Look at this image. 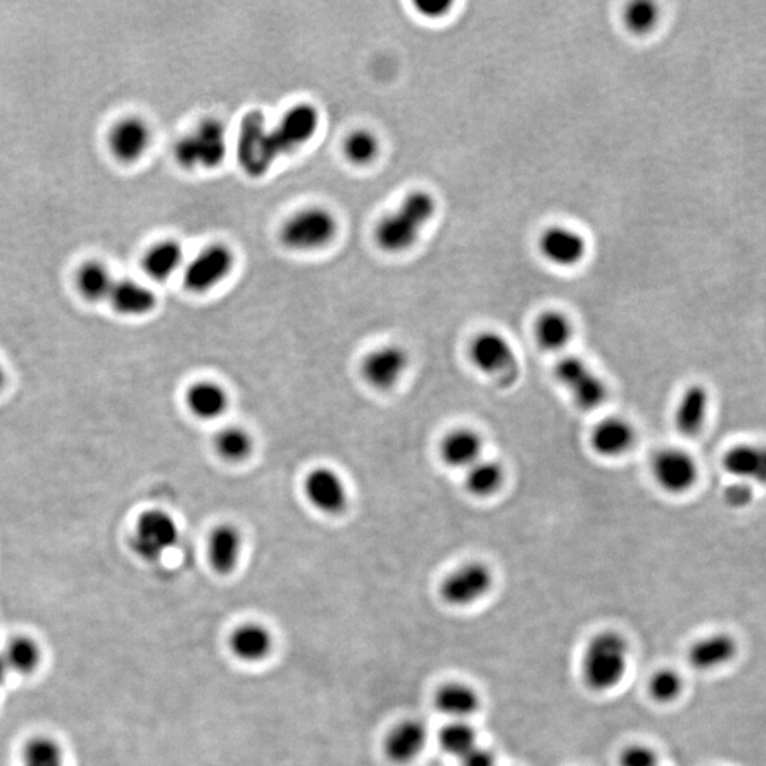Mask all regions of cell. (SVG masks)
I'll return each instance as SVG.
<instances>
[{"label": "cell", "instance_id": "obj_1", "mask_svg": "<svg viewBox=\"0 0 766 766\" xmlns=\"http://www.w3.org/2000/svg\"><path fill=\"white\" fill-rule=\"evenodd\" d=\"M318 127L320 113L307 103L294 105L273 128L262 111H249L240 122L237 162L250 178H262L277 159L313 140Z\"/></svg>", "mask_w": 766, "mask_h": 766}, {"label": "cell", "instance_id": "obj_2", "mask_svg": "<svg viewBox=\"0 0 766 766\" xmlns=\"http://www.w3.org/2000/svg\"><path fill=\"white\" fill-rule=\"evenodd\" d=\"M629 642L622 633L603 630L592 637L582 654L581 674L585 686L608 693L625 680L630 663Z\"/></svg>", "mask_w": 766, "mask_h": 766}, {"label": "cell", "instance_id": "obj_3", "mask_svg": "<svg viewBox=\"0 0 766 766\" xmlns=\"http://www.w3.org/2000/svg\"><path fill=\"white\" fill-rule=\"evenodd\" d=\"M437 202L432 193H409L401 205L376 227L375 239L383 252L402 253L418 242L427 223L435 218Z\"/></svg>", "mask_w": 766, "mask_h": 766}, {"label": "cell", "instance_id": "obj_4", "mask_svg": "<svg viewBox=\"0 0 766 766\" xmlns=\"http://www.w3.org/2000/svg\"><path fill=\"white\" fill-rule=\"evenodd\" d=\"M469 358L477 371L501 386H513L521 374L520 359L513 344L497 331L477 334L469 345Z\"/></svg>", "mask_w": 766, "mask_h": 766}, {"label": "cell", "instance_id": "obj_5", "mask_svg": "<svg viewBox=\"0 0 766 766\" xmlns=\"http://www.w3.org/2000/svg\"><path fill=\"white\" fill-rule=\"evenodd\" d=\"M555 379L571 395L576 408L592 412L609 399V386L584 358L562 355L554 368Z\"/></svg>", "mask_w": 766, "mask_h": 766}, {"label": "cell", "instance_id": "obj_6", "mask_svg": "<svg viewBox=\"0 0 766 766\" xmlns=\"http://www.w3.org/2000/svg\"><path fill=\"white\" fill-rule=\"evenodd\" d=\"M226 154V128L215 118L202 121L191 134L176 142L174 148L175 161L183 169L218 168Z\"/></svg>", "mask_w": 766, "mask_h": 766}, {"label": "cell", "instance_id": "obj_7", "mask_svg": "<svg viewBox=\"0 0 766 766\" xmlns=\"http://www.w3.org/2000/svg\"><path fill=\"white\" fill-rule=\"evenodd\" d=\"M181 528L174 515L161 508H151L138 517L130 545L134 554L145 562H158L176 547Z\"/></svg>", "mask_w": 766, "mask_h": 766}, {"label": "cell", "instance_id": "obj_8", "mask_svg": "<svg viewBox=\"0 0 766 766\" xmlns=\"http://www.w3.org/2000/svg\"><path fill=\"white\" fill-rule=\"evenodd\" d=\"M496 584V575L483 561H467L457 565L439 585V595L453 608H470L490 595Z\"/></svg>", "mask_w": 766, "mask_h": 766}, {"label": "cell", "instance_id": "obj_9", "mask_svg": "<svg viewBox=\"0 0 766 766\" xmlns=\"http://www.w3.org/2000/svg\"><path fill=\"white\" fill-rule=\"evenodd\" d=\"M338 223L324 208H308L296 213L281 227L280 240L297 252L321 249L337 235Z\"/></svg>", "mask_w": 766, "mask_h": 766}, {"label": "cell", "instance_id": "obj_10", "mask_svg": "<svg viewBox=\"0 0 766 766\" xmlns=\"http://www.w3.org/2000/svg\"><path fill=\"white\" fill-rule=\"evenodd\" d=\"M410 355L401 345L386 344L369 351L359 365L362 379L376 391L396 388L408 372Z\"/></svg>", "mask_w": 766, "mask_h": 766}, {"label": "cell", "instance_id": "obj_11", "mask_svg": "<svg viewBox=\"0 0 766 766\" xmlns=\"http://www.w3.org/2000/svg\"><path fill=\"white\" fill-rule=\"evenodd\" d=\"M226 646L237 662L256 666L266 663L276 652L277 637L266 623L246 620L230 630Z\"/></svg>", "mask_w": 766, "mask_h": 766}, {"label": "cell", "instance_id": "obj_12", "mask_svg": "<svg viewBox=\"0 0 766 766\" xmlns=\"http://www.w3.org/2000/svg\"><path fill=\"white\" fill-rule=\"evenodd\" d=\"M235 256L225 244H212L199 253L186 267L183 284L193 294L208 293L229 276Z\"/></svg>", "mask_w": 766, "mask_h": 766}, {"label": "cell", "instance_id": "obj_13", "mask_svg": "<svg viewBox=\"0 0 766 766\" xmlns=\"http://www.w3.org/2000/svg\"><path fill=\"white\" fill-rule=\"evenodd\" d=\"M427 725L419 718H403L389 728L382 740V752L389 764L408 766L418 761L429 742Z\"/></svg>", "mask_w": 766, "mask_h": 766}, {"label": "cell", "instance_id": "obj_14", "mask_svg": "<svg viewBox=\"0 0 766 766\" xmlns=\"http://www.w3.org/2000/svg\"><path fill=\"white\" fill-rule=\"evenodd\" d=\"M303 490L308 503L327 515H340L347 510L349 491L340 473L332 467L320 466L308 471Z\"/></svg>", "mask_w": 766, "mask_h": 766}, {"label": "cell", "instance_id": "obj_15", "mask_svg": "<svg viewBox=\"0 0 766 766\" xmlns=\"http://www.w3.org/2000/svg\"><path fill=\"white\" fill-rule=\"evenodd\" d=\"M652 473L657 486L666 493L679 496L696 486L698 464L686 450L671 447L654 456Z\"/></svg>", "mask_w": 766, "mask_h": 766}, {"label": "cell", "instance_id": "obj_16", "mask_svg": "<svg viewBox=\"0 0 766 766\" xmlns=\"http://www.w3.org/2000/svg\"><path fill=\"white\" fill-rule=\"evenodd\" d=\"M636 429L629 419L622 416H606L599 420L591 432L593 452L605 459H620L636 446Z\"/></svg>", "mask_w": 766, "mask_h": 766}, {"label": "cell", "instance_id": "obj_17", "mask_svg": "<svg viewBox=\"0 0 766 766\" xmlns=\"http://www.w3.org/2000/svg\"><path fill=\"white\" fill-rule=\"evenodd\" d=\"M244 538L235 524L223 523L213 527L206 544L210 568L220 576H229L242 561Z\"/></svg>", "mask_w": 766, "mask_h": 766}, {"label": "cell", "instance_id": "obj_18", "mask_svg": "<svg viewBox=\"0 0 766 766\" xmlns=\"http://www.w3.org/2000/svg\"><path fill=\"white\" fill-rule=\"evenodd\" d=\"M483 436L473 427L460 426L449 430L439 443V456L447 467L466 471L484 457Z\"/></svg>", "mask_w": 766, "mask_h": 766}, {"label": "cell", "instance_id": "obj_19", "mask_svg": "<svg viewBox=\"0 0 766 766\" xmlns=\"http://www.w3.org/2000/svg\"><path fill=\"white\" fill-rule=\"evenodd\" d=\"M152 135L147 122L138 117L122 118L108 134V148L122 164H134L144 157Z\"/></svg>", "mask_w": 766, "mask_h": 766}, {"label": "cell", "instance_id": "obj_20", "mask_svg": "<svg viewBox=\"0 0 766 766\" xmlns=\"http://www.w3.org/2000/svg\"><path fill=\"white\" fill-rule=\"evenodd\" d=\"M540 252L549 263L555 266L574 267L585 259L588 243L576 230L555 226L542 233Z\"/></svg>", "mask_w": 766, "mask_h": 766}, {"label": "cell", "instance_id": "obj_21", "mask_svg": "<svg viewBox=\"0 0 766 766\" xmlns=\"http://www.w3.org/2000/svg\"><path fill=\"white\" fill-rule=\"evenodd\" d=\"M738 643L730 633H710L691 643L687 660L697 671H714L728 666L737 657Z\"/></svg>", "mask_w": 766, "mask_h": 766}, {"label": "cell", "instance_id": "obj_22", "mask_svg": "<svg viewBox=\"0 0 766 766\" xmlns=\"http://www.w3.org/2000/svg\"><path fill=\"white\" fill-rule=\"evenodd\" d=\"M433 704L440 714L450 721H469L479 713L481 697L479 691L463 681H450L437 688Z\"/></svg>", "mask_w": 766, "mask_h": 766}, {"label": "cell", "instance_id": "obj_23", "mask_svg": "<svg viewBox=\"0 0 766 766\" xmlns=\"http://www.w3.org/2000/svg\"><path fill=\"white\" fill-rule=\"evenodd\" d=\"M185 403L195 418L212 422L229 409L230 396L223 385L209 379L193 382L185 393Z\"/></svg>", "mask_w": 766, "mask_h": 766}, {"label": "cell", "instance_id": "obj_24", "mask_svg": "<svg viewBox=\"0 0 766 766\" xmlns=\"http://www.w3.org/2000/svg\"><path fill=\"white\" fill-rule=\"evenodd\" d=\"M118 314L127 317H144L157 308V294L148 286L131 279L115 280L108 297Z\"/></svg>", "mask_w": 766, "mask_h": 766}, {"label": "cell", "instance_id": "obj_25", "mask_svg": "<svg viewBox=\"0 0 766 766\" xmlns=\"http://www.w3.org/2000/svg\"><path fill=\"white\" fill-rule=\"evenodd\" d=\"M708 409H710V395L706 388L693 385L684 391L674 413V423L680 435L686 437L700 435L706 425Z\"/></svg>", "mask_w": 766, "mask_h": 766}, {"label": "cell", "instance_id": "obj_26", "mask_svg": "<svg viewBox=\"0 0 766 766\" xmlns=\"http://www.w3.org/2000/svg\"><path fill=\"white\" fill-rule=\"evenodd\" d=\"M575 328L568 315L557 310L542 313L534 324V338L538 347L548 354H561L574 338Z\"/></svg>", "mask_w": 766, "mask_h": 766}, {"label": "cell", "instance_id": "obj_27", "mask_svg": "<svg viewBox=\"0 0 766 766\" xmlns=\"http://www.w3.org/2000/svg\"><path fill=\"white\" fill-rule=\"evenodd\" d=\"M723 466L737 480L766 484V446L732 447L724 456Z\"/></svg>", "mask_w": 766, "mask_h": 766}, {"label": "cell", "instance_id": "obj_28", "mask_svg": "<svg viewBox=\"0 0 766 766\" xmlns=\"http://www.w3.org/2000/svg\"><path fill=\"white\" fill-rule=\"evenodd\" d=\"M507 474L505 467L497 460L483 459L464 471V487L471 496L476 498H490L500 493Z\"/></svg>", "mask_w": 766, "mask_h": 766}, {"label": "cell", "instance_id": "obj_29", "mask_svg": "<svg viewBox=\"0 0 766 766\" xmlns=\"http://www.w3.org/2000/svg\"><path fill=\"white\" fill-rule=\"evenodd\" d=\"M212 444L216 454L227 463H242L252 456L254 450L252 433L236 425L219 429L213 436Z\"/></svg>", "mask_w": 766, "mask_h": 766}, {"label": "cell", "instance_id": "obj_30", "mask_svg": "<svg viewBox=\"0 0 766 766\" xmlns=\"http://www.w3.org/2000/svg\"><path fill=\"white\" fill-rule=\"evenodd\" d=\"M183 262V250L181 244L174 240H165L157 243L147 250L142 267L145 274L155 281H165L174 276L175 271Z\"/></svg>", "mask_w": 766, "mask_h": 766}, {"label": "cell", "instance_id": "obj_31", "mask_svg": "<svg viewBox=\"0 0 766 766\" xmlns=\"http://www.w3.org/2000/svg\"><path fill=\"white\" fill-rule=\"evenodd\" d=\"M114 277L104 263L90 260L77 271L76 286L80 296L90 303L108 300L114 287Z\"/></svg>", "mask_w": 766, "mask_h": 766}, {"label": "cell", "instance_id": "obj_32", "mask_svg": "<svg viewBox=\"0 0 766 766\" xmlns=\"http://www.w3.org/2000/svg\"><path fill=\"white\" fill-rule=\"evenodd\" d=\"M437 744L444 754L462 759L471 749L480 744L479 734L470 721H449L440 728Z\"/></svg>", "mask_w": 766, "mask_h": 766}, {"label": "cell", "instance_id": "obj_33", "mask_svg": "<svg viewBox=\"0 0 766 766\" xmlns=\"http://www.w3.org/2000/svg\"><path fill=\"white\" fill-rule=\"evenodd\" d=\"M22 766H64L59 742L47 735H36L22 749Z\"/></svg>", "mask_w": 766, "mask_h": 766}, {"label": "cell", "instance_id": "obj_34", "mask_svg": "<svg viewBox=\"0 0 766 766\" xmlns=\"http://www.w3.org/2000/svg\"><path fill=\"white\" fill-rule=\"evenodd\" d=\"M3 657H5L10 670L29 674L39 666L42 653H40V647L35 640L27 636H18L10 640Z\"/></svg>", "mask_w": 766, "mask_h": 766}, {"label": "cell", "instance_id": "obj_35", "mask_svg": "<svg viewBox=\"0 0 766 766\" xmlns=\"http://www.w3.org/2000/svg\"><path fill=\"white\" fill-rule=\"evenodd\" d=\"M381 145L378 137L368 130L352 132L344 142V152L348 161L355 165H369L378 158Z\"/></svg>", "mask_w": 766, "mask_h": 766}, {"label": "cell", "instance_id": "obj_36", "mask_svg": "<svg viewBox=\"0 0 766 766\" xmlns=\"http://www.w3.org/2000/svg\"><path fill=\"white\" fill-rule=\"evenodd\" d=\"M647 688L656 703L671 704L683 694L684 680L676 670L660 669L650 677Z\"/></svg>", "mask_w": 766, "mask_h": 766}, {"label": "cell", "instance_id": "obj_37", "mask_svg": "<svg viewBox=\"0 0 766 766\" xmlns=\"http://www.w3.org/2000/svg\"><path fill=\"white\" fill-rule=\"evenodd\" d=\"M659 16V8L653 2H633L625 12L626 27L635 35H646L656 27Z\"/></svg>", "mask_w": 766, "mask_h": 766}, {"label": "cell", "instance_id": "obj_38", "mask_svg": "<svg viewBox=\"0 0 766 766\" xmlns=\"http://www.w3.org/2000/svg\"><path fill=\"white\" fill-rule=\"evenodd\" d=\"M619 766H660L656 749L646 744L627 745L619 755Z\"/></svg>", "mask_w": 766, "mask_h": 766}, {"label": "cell", "instance_id": "obj_39", "mask_svg": "<svg viewBox=\"0 0 766 766\" xmlns=\"http://www.w3.org/2000/svg\"><path fill=\"white\" fill-rule=\"evenodd\" d=\"M724 498L730 507L744 508L754 500V488L748 481L737 480L725 488Z\"/></svg>", "mask_w": 766, "mask_h": 766}, {"label": "cell", "instance_id": "obj_40", "mask_svg": "<svg viewBox=\"0 0 766 766\" xmlns=\"http://www.w3.org/2000/svg\"><path fill=\"white\" fill-rule=\"evenodd\" d=\"M459 762L460 766H498L496 754L481 744L471 749Z\"/></svg>", "mask_w": 766, "mask_h": 766}, {"label": "cell", "instance_id": "obj_41", "mask_svg": "<svg viewBox=\"0 0 766 766\" xmlns=\"http://www.w3.org/2000/svg\"><path fill=\"white\" fill-rule=\"evenodd\" d=\"M416 9L420 15L429 19H439L446 16L452 8V2H446V0H420L415 3Z\"/></svg>", "mask_w": 766, "mask_h": 766}, {"label": "cell", "instance_id": "obj_42", "mask_svg": "<svg viewBox=\"0 0 766 766\" xmlns=\"http://www.w3.org/2000/svg\"><path fill=\"white\" fill-rule=\"evenodd\" d=\"M9 670L10 669L8 663H6L5 657L0 656V684L6 680V676H8Z\"/></svg>", "mask_w": 766, "mask_h": 766}, {"label": "cell", "instance_id": "obj_43", "mask_svg": "<svg viewBox=\"0 0 766 766\" xmlns=\"http://www.w3.org/2000/svg\"><path fill=\"white\" fill-rule=\"evenodd\" d=\"M6 383V372L5 368H3L2 364H0V389L5 386Z\"/></svg>", "mask_w": 766, "mask_h": 766}]
</instances>
